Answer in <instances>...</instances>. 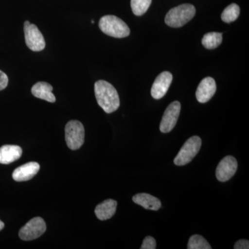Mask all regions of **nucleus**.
I'll use <instances>...</instances> for the list:
<instances>
[{"label":"nucleus","mask_w":249,"mask_h":249,"mask_svg":"<svg viewBox=\"0 0 249 249\" xmlns=\"http://www.w3.org/2000/svg\"><path fill=\"white\" fill-rule=\"evenodd\" d=\"M132 200L135 204L140 205L144 209L158 211L161 206V203L158 198L147 194V193H139L132 198Z\"/></svg>","instance_id":"16"},{"label":"nucleus","mask_w":249,"mask_h":249,"mask_svg":"<svg viewBox=\"0 0 249 249\" xmlns=\"http://www.w3.org/2000/svg\"><path fill=\"white\" fill-rule=\"evenodd\" d=\"M99 27L106 35L116 38H124L130 34L127 24L115 16H103L100 19Z\"/></svg>","instance_id":"3"},{"label":"nucleus","mask_w":249,"mask_h":249,"mask_svg":"<svg viewBox=\"0 0 249 249\" xmlns=\"http://www.w3.org/2000/svg\"><path fill=\"white\" fill-rule=\"evenodd\" d=\"M47 226L44 219L41 217H35L31 219L20 229L19 236L24 241H30L40 237L45 233Z\"/></svg>","instance_id":"7"},{"label":"nucleus","mask_w":249,"mask_h":249,"mask_svg":"<svg viewBox=\"0 0 249 249\" xmlns=\"http://www.w3.org/2000/svg\"><path fill=\"white\" fill-rule=\"evenodd\" d=\"M187 249H211L212 247L204 237L199 235H194L190 237Z\"/></svg>","instance_id":"19"},{"label":"nucleus","mask_w":249,"mask_h":249,"mask_svg":"<svg viewBox=\"0 0 249 249\" xmlns=\"http://www.w3.org/2000/svg\"><path fill=\"white\" fill-rule=\"evenodd\" d=\"M216 89L217 86L213 78L206 77L201 80L196 89V100L201 103H207L214 96Z\"/></svg>","instance_id":"11"},{"label":"nucleus","mask_w":249,"mask_h":249,"mask_svg":"<svg viewBox=\"0 0 249 249\" xmlns=\"http://www.w3.org/2000/svg\"><path fill=\"white\" fill-rule=\"evenodd\" d=\"M24 32L28 48L33 52H41L45 48V38L37 26L31 24L29 21H25Z\"/></svg>","instance_id":"6"},{"label":"nucleus","mask_w":249,"mask_h":249,"mask_svg":"<svg viewBox=\"0 0 249 249\" xmlns=\"http://www.w3.org/2000/svg\"><path fill=\"white\" fill-rule=\"evenodd\" d=\"M9 83V78L7 75L0 70V91L4 89Z\"/></svg>","instance_id":"22"},{"label":"nucleus","mask_w":249,"mask_h":249,"mask_svg":"<svg viewBox=\"0 0 249 249\" xmlns=\"http://www.w3.org/2000/svg\"><path fill=\"white\" fill-rule=\"evenodd\" d=\"M53 87L46 82H39L32 87L31 93L35 97L45 100L49 103H55V97L53 93Z\"/></svg>","instance_id":"14"},{"label":"nucleus","mask_w":249,"mask_h":249,"mask_svg":"<svg viewBox=\"0 0 249 249\" xmlns=\"http://www.w3.org/2000/svg\"><path fill=\"white\" fill-rule=\"evenodd\" d=\"M117 202L114 199H107L98 205L95 209V214L100 220H107L115 214Z\"/></svg>","instance_id":"15"},{"label":"nucleus","mask_w":249,"mask_h":249,"mask_svg":"<svg viewBox=\"0 0 249 249\" xmlns=\"http://www.w3.org/2000/svg\"><path fill=\"white\" fill-rule=\"evenodd\" d=\"M240 14V9L238 5L236 4H230L223 11L222 14V21L226 23L234 22L239 17Z\"/></svg>","instance_id":"18"},{"label":"nucleus","mask_w":249,"mask_h":249,"mask_svg":"<svg viewBox=\"0 0 249 249\" xmlns=\"http://www.w3.org/2000/svg\"><path fill=\"white\" fill-rule=\"evenodd\" d=\"M201 146V139L197 136H194L186 141L181 150L174 160V163L178 166L189 163L197 155Z\"/></svg>","instance_id":"4"},{"label":"nucleus","mask_w":249,"mask_h":249,"mask_svg":"<svg viewBox=\"0 0 249 249\" xmlns=\"http://www.w3.org/2000/svg\"><path fill=\"white\" fill-rule=\"evenodd\" d=\"M237 169V161L232 156H227L218 164L216 178L221 182H225L231 178Z\"/></svg>","instance_id":"9"},{"label":"nucleus","mask_w":249,"mask_h":249,"mask_svg":"<svg viewBox=\"0 0 249 249\" xmlns=\"http://www.w3.org/2000/svg\"><path fill=\"white\" fill-rule=\"evenodd\" d=\"M22 155V148L18 145H3L0 147V163L9 164L19 160Z\"/></svg>","instance_id":"13"},{"label":"nucleus","mask_w":249,"mask_h":249,"mask_svg":"<svg viewBox=\"0 0 249 249\" xmlns=\"http://www.w3.org/2000/svg\"><path fill=\"white\" fill-rule=\"evenodd\" d=\"M181 111V104L178 101L170 103L165 109L160 124V131L163 133H168L173 130L178 123Z\"/></svg>","instance_id":"8"},{"label":"nucleus","mask_w":249,"mask_h":249,"mask_svg":"<svg viewBox=\"0 0 249 249\" xmlns=\"http://www.w3.org/2000/svg\"><path fill=\"white\" fill-rule=\"evenodd\" d=\"M196 13V9L193 5H179L168 11L165 16V22L170 27H181L194 18Z\"/></svg>","instance_id":"2"},{"label":"nucleus","mask_w":249,"mask_h":249,"mask_svg":"<svg viewBox=\"0 0 249 249\" xmlns=\"http://www.w3.org/2000/svg\"><path fill=\"white\" fill-rule=\"evenodd\" d=\"M173 81V75L168 71H163L156 78L151 89V95L155 99H160L166 94Z\"/></svg>","instance_id":"10"},{"label":"nucleus","mask_w":249,"mask_h":249,"mask_svg":"<svg viewBox=\"0 0 249 249\" xmlns=\"http://www.w3.org/2000/svg\"><path fill=\"white\" fill-rule=\"evenodd\" d=\"M156 248H157V242H156L155 239L151 236L145 237L142 242L141 249H155Z\"/></svg>","instance_id":"21"},{"label":"nucleus","mask_w":249,"mask_h":249,"mask_svg":"<svg viewBox=\"0 0 249 249\" xmlns=\"http://www.w3.org/2000/svg\"><path fill=\"white\" fill-rule=\"evenodd\" d=\"M65 140L69 148L76 150L80 148L85 142V128L80 121L73 120L65 127Z\"/></svg>","instance_id":"5"},{"label":"nucleus","mask_w":249,"mask_h":249,"mask_svg":"<svg viewBox=\"0 0 249 249\" xmlns=\"http://www.w3.org/2000/svg\"><path fill=\"white\" fill-rule=\"evenodd\" d=\"M95 96L100 107L105 112L111 114L119 109L120 98L112 85L106 80H100L95 83Z\"/></svg>","instance_id":"1"},{"label":"nucleus","mask_w":249,"mask_h":249,"mask_svg":"<svg viewBox=\"0 0 249 249\" xmlns=\"http://www.w3.org/2000/svg\"><path fill=\"white\" fill-rule=\"evenodd\" d=\"M4 222H1V221L0 220V231L2 230V229H4Z\"/></svg>","instance_id":"24"},{"label":"nucleus","mask_w":249,"mask_h":249,"mask_svg":"<svg viewBox=\"0 0 249 249\" xmlns=\"http://www.w3.org/2000/svg\"><path fill=\"white\" fill-rule=\"evenodd\" d=\"M235 249H249V242L247 240H241L237 241L234 246Z\"/></svg>","instance_id":"23"},{"label":"nucleus","mask_w":249,"mask_h":249,"mask_svg":"<svg viewBox=\"0 0 249 249\" xmlns=\"http://www.w3.org/2000/svg\"><path fill=\"white\" fill-rule=\"evenodd\" d=\"M152 0H131V8L132 12L137 16H141L146 13Z\"/></svg>","instance_id":"20"},{"label":"nucleus","mask_w":249,"mask_h":249,"mask_svg":"<svg viewBox=\"0 0 249 249\" xmlns=\"http://www.w3.org/2000/svg\"><path fill=\"white\" fill-rule=\"evenodd\" d=\"M40 168V165L37 162H29L16 168L13 173L12 178L18 182L29 181L36 176Z\"/></svg>","instance_id":"12"},{"label":"nucleus","mask_w":249,"mask_h":249,"mask_svg":"<svg viewBox=\"0 0 249 249\" xmlns=\"http://www.w3.org/2000/svg\"><path fill=\"white\" fill-rule=\"evenodd\" d=\"M222 42V34L217 32H211L205 34L201 43L205 48L214 49L221 45Z\"/></svg>","instance_id":"17"}]
</instances>
